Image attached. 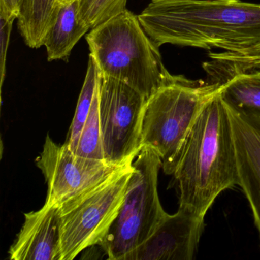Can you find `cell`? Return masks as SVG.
I'll list each match as a JSON object with an SVG mask.
<instances>
[{"label":"cell","instance_id":"6da1fadb","mask_svg":"<svg viewBox=\"0 0 260 260\" xmlns=\"http://www.w3.org/2000/svg\"><path fill=\"white\" fill-rule=\"evenodd\" d=\"M138 16L159 48L170 44L240 52L260 45V4L241 0H150Z\"/></svg>","mask_w":260,"mask_h":260},{"label":"cell","instance_id":"7a4b0ae2","mask_svg":"<svg viewBox=\"0 0 260 260\" xmlns=\"http://www.w3.org/2000/svg\"><path fill=\"white\" fill-rule=\"evenodd\" d=\"M167 175L174 178L179 208L201 216L222 191L238 185L232 125L219 87L198 114Z\"/></svg>","mask_w":260,"mask_h":260},{"label":"cell","instance_id":"3957f363","mask_svg":"<svg viewBox=\"0 0 260 260\" xmlns=\"http://www.w3.org/2000/svg\"><path fill=\"white\" fill-rule=\"evenodd\" d=\"M86 39L101 75L126 83L147 100L179 79L167 71L159 47L129 10L91 29Z\"/></svg>","mask_w":260,"mask_h":260},{"label":"cell","instance_id":"277c9868","mask_svg":"<svg viewBox=\"0 0 260 260\" xmlns=\"http://www.w3.org/2000/svg\"><path fill=\"white\" fill-rule=\"evenodd\" d=\"M136 158L121 209L100 244L110 260H123L139 247L167 214L157 190L161 158L146 147H142Z\"/></svg>","mask_w":260,"mask_h":260},{"label":"cell","instance_id":"5b68a950","mask_svg":"<svg viewBox=\"0 0 260 260\" xmlns=\"http://www.w3.org/2000/svg\"><path fill=\"white\" fill-rule=\"evenodd\" d=\"M217 83H194L182 76L146 102L141 123V146L154 150L167 175L178 150Z\"/></svg>","mask_w":260,"mask_h":260},{"label":"cell","instance_id":"8992f818","mask_svg":"<svg viewBox=\"0 0 260 260\" xmlns=\"http://www.w3.org/2000/svg\"><path fill=\"white\" fill-rule=\"evenodd\" d=\"M132 164L59 206L62 260H73L82 251L100 246L121 209Z\"/></svg>","mask_w":260,"mask_h":260},{"label":"cell","instance_id":"52a82bcc","mask_svg":"<svg viewBox=\"0 0 260 260\" xmlns=\"http://www.w3.org/2000/svg\"><path fill=\"white\" fill-rule=\"evenodd\" d=\"M147 100L132 86L100 74V125L106 162L124 165L133 162L141 151V123Z\"/></svg>","mask_w":260,"mask_h":260},{"label":"cell","instance_id":"ba28073f","mask_svg":"<svg viewBox=\"0 0 260 260\" xmlns=\"http://www.w3.org/2000/svg\"><path fill=\"white\" fill-rule=\"evenodd\" d=\"M132 162L115 165L77 156L65 143L59 145L48 135L43 150L36 159L48 185L45 203L57 206Z\"/></svg>","mask_w":260,"mask_h":260},{"label":"cell","instance_id":"9c48e42d","mask_svg":"<svg viewBox=\"0 0 260 260\" xmlns=\"http://www.w3.org/2000/svg\"><path fill=\"white\" fill-rule=\"evenodd\" d=\"M205 228V216L179 208L167 214L153 234L123 260H191Z\"/></svg>","mask_w":260,"mask_h":260},{"label":"cell","instance_id":"30bf717a","mask_svg":"<svg viewBox=\"0 0 260 260\" xmlns=\"http://www.w3.org/2000/svg\"><path fill=\"white\" fill-rule=\"evenodd\" d=\"M226 107L237 153L238 185L250 205L260 237V117Z\"/></svg>","mask_w":260,"mask_h":260},{"label":"cell","instance_id":"8fae6325","mask_svg":"<svg viewBox=\"0 0 260 260\" xmlns=\"http://www.w3.org/2000/svg\"><path fill=\"white\" fill-rule=\"evenodd\" d=\"M12 260H62L59 206L45 203L25 214V222L9 250Z\"/></svg>","mask_w":260,"mask_h":260},{"label":"cell","instance_id":"7c38bea8","mask_svg":"<svg viewBox=\"0 0 260 260\" xmlns=\"http://www.w3.org/2000/svg\"><path fill=\"white\" fill-rule=\"evenodd\" d=\"M89 30L79 16L78 0L61 4L57 18L43 40L48 61L68 60L77 42Z\"/></svg>","mask_w":260,"mask_h":260},{"label":"cell","instance_id":"4fadbf2b","mask_svg":"<svg viewBox=\"0 0 260 260\" xmlns=\"http://www.w3.org/2000/svg\"><path fill=\"white\" fill-rule=\"evenodd\" d=\"M226 106L244 115L260 117V70L237 73L219 86Z\"/></svg>","mask_w":260,"mask_h":260},{"label":"cell","instance_id":"5bb4252c","mask_svg":"<svg viewBox=\"0 0 260 260\" xmlns=\"http://www.w3.org/2000/svg\"><path fill=\"white\" fill-rule=\"evenodd\" d=\"M100 77L98 67L93 58L89 56L84 83L79 97L74 119L65 141V144L74 153H75L80 134L90 112Z\"/></svg>","mask_w":260,"mask_h":260},{"label":"cell","instance_id":"9a60e30c","mask_svg":"<svg viewBox=\"0 0 260 260\" xmlns=\"http://www.w3.org/2000/svg\"><path fill=\"white\" fill-rule=\"evenodd\" d=\"M74 154L89 159L106 160L100 125L99 83L90 112L80 134Z\"/></svg>","mask_w":260,"mask_h":260},{"label":"cell","instance_id":"2e32d148","mask_svg":"<svg viewBox=\"0 0 260 260\" xmlns=\"http://www.w3.org/2000/svg\"><path fill=\"white\" fill-rule=\"evenodd\" d=\"M127 0H78V13L89 29L95 28L126 9Z\"/></svg>","mask_w":260,"mask_h":260},{"label":"cell","instance_id":"e0dca14e","mask_svg":"<svg viewBox=\"0 0 260 260\" xmlns=\"http://www.w3.org/2000/svg\"><path fill=\"white\" fill-rule=\"evenodd\" d=\"M212 57L228 74L246 72L260 63V45L240 52L214 53Z\"/></svg>","mask_w":260,"mask_h":260},{"label":"cell","instance_id":"ac0fdd59","mask_svg":"<svg viewBox=\"0 0 260 260\" xmlns=\"http://www.w3.org/2000/svg\"><path fill=\"white\" fill-rule=\"evenodd\" d=\"M14 19H5L0 17V37H1V54H0V74H1V86L4 83L6 75V62L7 54L10 45V35L13 28Z\"/></svg>","mask_w":260,"mask_h":260},{"label":"cell","instance_id":"d6986e66","mask_svg":"<svg viewBox=\"0 0 260 260\" xmlns=\"http://www.w3.org/2000/svg\"><path fill=\"white\" fill-rule=\"evenodd\" d=\"M23 0H0V17L16 19L19 17Z\"/></svg>","mask_w":260,"mask_h":260},{"label":"cell","instance_id":"ffe728a7","mask_svg":"<svg viewBox=\"0 0 260 260\" xmlns=\"http://www.w3.org/2000/svg\"><path fill=\"white\" fill-rule=\"evenodd\" d=\"M253 69H258L260 70V63H258V64L255 65V66L253 67V68H252L251 70ZM251 70H249V71H251Z\"/></svg>","mask_w":260,"mask_h":260},{"label":"cell","instance_id":"44dd1931","mask_svg":"<svg viewBox=\"0 0 260 260\" xmlns=\"http://www.w3.org/2000/svg\"><path fill=\"white\" fill-rule=\"evenodd\" d=\"M71 1H73V0H61V4H63V3L71 2Z\"/></svg>","mask_w":260,"mask_h":260}]
</instances>
